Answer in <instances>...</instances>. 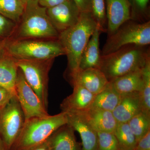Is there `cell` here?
I'll list each match as a JSON object with an SVG mask.
<instances>
[{
  "mask_svg": "<svg viewBox=\"0 0 150 150\" xmlns=\"http://www.w3.org/2000/svg\"><path fill=\"white\" fill-rule=\"evenodd\" d=\"M97 28L91 12H81L76 23L59 33L58 40L64 49L71 76L79 70L83 51Z\"/></svg>",
  "mask_w": 150,
  "mask_h": 150,
  "instance_id": "cell-1",
  "label": "cell"
},
{
  "mask_svg": "<svg viewBox=\"0 0 150 150\" xmlns=\"http://www.w3.org/2000/svg\"><path fill=\"white\" fill-rule=\"evenodd\" d=\"M59 35L48 18L47 8L40 6L37 0H30L12 35L7 40H58Z\"/></svg>",
  "mask_w": 150,
  "mask_h": 150,
  "instance_id": "cell-2",
  "label": "cell"
},
{
  "mask_svg": "<svg viewBox=\"0 0 150 150\" xmlns=\"http://www.w3.org/2000/svg\"><path fill=\"white\" fill-rule=\"evenodd\" d=\"M149 56V52L145 51L142 46H126L111 54L101 56L99 69L110 82L142 69Z\"/></svg>",
  "mask_w": 150,
  "mask_h": 150,
  "instance_id": "cell-3",
  "label": "cell"
},
{
  "mask_svg": "<svg viewBox=\"0 0 150 150\" xmlns=\"http://www.w3.org/2000/svg\"><path fill=\"white\" fill-rule=\"evenodd\" d=\"M67 115L62 112L29 118L10 150H29L48 139L56 130L67 124Z\"/></svg>",
  "mask_w": 150,
  "mask_h": 150,
  "instance_id": "cell-4",
  "label": "cell"
},
{
  "mask_svg": "<svg viewBox=\"0 0 150 150\" xmlns=\"http://www.w3.org/2000/svg\"><path fill=\"white\" fill-rule=\"evenodd\" d=\"M4 43L7 53L16 60L42 61L66 55L58 40H5Z\"/></svg>",
  "mask_w": 150,
  "mask_h": 150,
  "instance_id": "cell-5",
  "label": "cell"
},
{
  "mask_svg": "<svg viewBox=\"0 0 150 150\" xmlns=\"http://www.w3.org/2000/svg\"><path fill=\"white\" fill-rule=\"evenodd\" d=\"M120 26L108 36L102 52V56L111 54L123 47L131 45L144 46L150 43V21L129 22Z\"/></svg>",
  "mask_w": 150,
  "mask_h": 150,
  "instance_id": "cell-6",
  "label": "cell"
},
{
  "mask_svg": "<svg viewBox=\"0 0 150 150\" xmlns=\"http://www.w3.org/2000/svg\"><path fill=\"white\" fill-rule=\"evenodd\" d=\"M54 60H16L18 67L23 74L26 82L37 94L47 110L48 74Z\"/></svg>",
  "mask_w": 150,
  "mask_h": 150,
  "instance_id": "cell-7",
  "label": "cell"
},
{
  "mask_svg": "<svg viewBox=\"0 0 150 150\" xmlns=\"http://www.w3.org/2000/svg\"><path fill=\"white\" fill-rule=\"evenodd\" d=\"M25 118L16 95L0 111V137L7 150H10L22 130Z\"/></svg>",
  "mask_w": 150,
  "mask_h": 150,
  "instance_id": "cell-8",
  "label": "cell"
},
{
  "mask_svg": "<svg viewBox=\"0 0 150 150\" xmlns=\"http://www.w3.org/2000/svg\"><path fill=\"white\" fill-rule=\"evenodd\" d=\"M16 94L24 113L25 121L33 117L49 115L48 110L37 94L28 83L18 68L16 83Z\"/></svg>",
  "mask_w": 150,
  "mask_h": 150,
  "instance_id": "cell-9",
  "label": "cell"
},
{
  "mask_svg": "<svg viewBox=\"0 0 150 150\" xmlns=\"http://www.w3.org/2000/svg\"><path fill=\"white\" fill-rule=\"evenodd\" d=\"M81 11L72 0L47 8L48 18L59 33L74 25L79 21Z\"/></svg>",
  "mask_w": 150,
  "mask_h": 150,
  "instance_id": "cell-10",
  "label": "cell"
},
{
  "mask_svg": "<svg viewBox=\"0 0 150 150\" xmlns=\"http://www.w3.org/2000/svg\"><path fill=\"white\" fill-rule=\"evenodd\" d=\"M65 112L68 120L67 124L80 135L82 150H97V132L89 124L82 114L78 112Z\"/></svg>",
  "mask_w": 150,
  "mask_h": 150,
  "instance_id": "cell-11",
  "label": "cell"
},
{
  "mask_svg": "<svg viewBox=\"0 0 150 150\" xmlns=\"http://www.w3.org/2000/svg\"><path fill=\"white\" fill-rule=\"evenodd\" d=\"M108 36L120 26L131 20V7L129 0H105Z\"/></svg>",
  "mask_w": 150,
  "mask_h": 150,
  "instance_id": "cell-12",
  "label": "cell"
},
{
  "mask_svg": "<svg viewBox=\"0 0 150 150\" xmlns=\"http://www.w3.org/2000/svg\"><path fill=\"white\" fill-rule=\"evenodd\" d=\"M71 77L72 85H80L95 95L102 91L109 83L102 71L97 68L79 69Z\"/></svg>",
  "mask_w": 150,
  "mask_h": 150,
  "instance_id": "cell-13",
  "label": "cell"
},
{
  "mask_svg": "<svg viewBox=\"0 0 150 150\" xmlns=\"http://www.w3.org/2000/svg\"><path fill=\"white\" fill-rule=\"evenodd\" d=\"M72 93L61 104L62 112H82L91 106L95 95L77 84H73Z\"/></svg>",
  "mask_w": 150,
  "mask_h": 150,
  "instance_id": "cell-14",
  "label": "cell"
},
{
  "mask_svg": "<svg viewBox=\"0 0 150 150\" xmlns=\"http://www.w3.org/2000/svg\"><path fill=\"white\" fill-rule=\"evenodd\" d=\"M81 112L84 118L97 132L113 134L118 122L112 112L90 107Z\"/></svg>",
  "mask_w": 150,
  "mask_h": 150,
  "instance_id": "cell-15",
  "label": "cell"
},
{
  "mask_svg": "<svg viewBox=\"0 0 150 150\" xmlns=\"http://www.w3.org/2000/svg\"><path fill=\"white\" fill-rule=\"evenodd\" d=\"M142 111L140 93H134L121 96L120 102L112 113L118 123H128Z\"/></svg>",
  "mask_w": 150,
  "mask_h": 150,
  "instance_id": "cell-16",
  "label": "cell"
},
{
  "mask_svg": "<svg viewBox=\"0 0 150 150\" xmlns=\"http://www.w3.org/2000/svg\"><path fill=\"white\" fill-rule=\"evenodd\" d=\"M74 130L68 124L56 130L48 139L51 150H82Z\"/></svg>",
  "mask_w": 150,
  "mask_h": 150,
  "instance_id": "cell-17",
  "label": "cell"
},
{
  "mask_svg": "<svg viewBox=\"0 0 150 150\" xmlns=\"http://www.w3.org/2000/svg\"><path fill=\"white\" fill-rule=\"evenodd\" d=\"M100 31L97 28L90 38L81 56L79 69H99L101 58L99 49Z\"/></svg>",
  "mask_w": 150,
  "mask_h": 150,
  "instance_id": "cell-18",
  "label": "cell"
},
{
  "mask_svg": "<svg viewBox=\"0 0 150 150\" xmlns=\"http://www.w3.org/2000/svg\"><path fill=\"white\" fill-rule=\"evenodd\" d=\"M18 71L16 60L8 54L0 59V86L15 95Z\"/></svg>",
  "mask_w": 150,
  "mask_h": 150,
  "instance_id": "cell-19",
  "label": "cell"
},
{
  "mask_svg": "<svg viewBox=\"0 0 150 150\" xmlns=\"http://www.w3.org/2000/svg\"><path fill=\"white\" fill-rule=\"evenodd\" d=\"M142 70L123 75L110 82L121 96L134 93H140L143 87Z\"/></svg>",
  "mask_w": 150,
  "mask_h": 150,
  "instance_id": "cell-20",
  "label": "cell"
},
{
  "mask_svg": "<svg viewBox=\"0 0 150 150\" xmlns=\"http://www.w3.org/2000/svg\"><path fill=\"white\" fill-rule=\"evenodd\" d=\"M121 95L109 82L104 89L96 95L91 107L112 112L120 102Z\"/></svg>",
  "mask_w": 150,
  "mask_h": 150,
  "instance_id": "cell-21",
  "label": "cell"
},
{
  "mask_svg": "<svg viewBox=\"0 0 150 150\" xmlns=\"http://www.w3.org/2000/svg\"><path fill=\"white\" fill-rule=\"evenodd\" d=\"M120 150H134L137 144L136 137L128 123H118L114 133Z\"/></svg>",
  "mask_w": 150,
  "mask_h": 150,
  "instance_id": "cell-22",
  "label": "cell"
},
{
  "mask_svg": "<svg viewBox=\"0 0 150 150\" xmlns=\"http://www.w3.org/2000/svg\"><path fill=\"white\" fill-rule=\"evenodd\" d=\"M25 7L21 0H0V14L16 24L21 18Z\"/></svg>",
  "mask_w": 150,
  "mask_h": 150,
  "instance_id": "cell-23",
  "label": "cell"
},
{
  "mask_svg": "<svg viewBox=\"0 0 150 150\" xmlns=\"http://www.w3.org/2000/svg\"><path fill=\"white\" fill-rule=\"evenodd\" d=\"M128 123L137 142L150 130V115L142 111Z\"/></svg>",
  "mask_w": 150,
  "mask_h": 150,
  "instance_id": "cell-24",
  "label": "cell"
},
{
  "mask_svg": "<svg viewBox=\"0 0 150 150\" xmlns=\"http://www.w3.org/2000/svg\"><path fill=\"white\" fill-rule=\"evenodd\" d=\"M143 87L140 93L143 112L150 115V57L142 70Z\"/></svg>",
  "mask_w": 150,
  "mask_h": 150,
  "instance_id": "cell-25",
  "label": "cell"
},
{
  "mask_svg": "<svg viewBox=\"0 0 150 150\" xmlns=\"http://www.w3.org/2000/svg\"><path fill=\"white\" fill-rule=\"evenodd\" d=\"M92 16L100 31H105L107 22L105 0H91Z\"/></svg>",
  "mask_w": 150,
  "mask_h": 150,
  "instance_id": "cell-26",
  "label": "cell"
},
{
  "mask_svg": "<svg viewBox=\"0 0 150 150\" xmlns=\"http://www.w3.org/2000/svg\"><path fill=\"white\" fill-rule=\"evenodd\" d=\"M97 150H120L115 135L112 133L97 132Z\"/></svg>",
  "mask_w": 150,
  "mask_h": 150,
  "instance_id": "cell-27",
  "label": "cell"
},
{
  "mask_svg": "<svg viewBox=\"0 0 150 150\" xmlns=\"http://www.w3.org/2000/svg\"><path fill=\"white\" fill-rule=\"evenodd\" d=\"M131 7V19L139 20L147 14L149 0H129Z\"/></svg>",
  "mask_w": 150,
  "mask_h": 150,
  "instance_id": "cell-28",
  "label": "cell"
},
{
  "mask_svg": "<svg viewBox=\"0 0 150 150\" xmlns=\"http://www.w3.org/2000/svg\"><path fill=\"white\" fill-rule=\"evenodd\" d=\"M16 25L14 22L0 14V38L2 40L9 39L13 33Z\"/></svg>",
  "mask_w": 150,
  "mask_h": 150,
  "instance_id": "cell-29",
  "label": "cell"
},
{
  "mask_svg": "<svg viewBox=\"0 0 150 150\" xmlns=\"http://www.w3.org/2000/svg\"><path fill=\"white\" fill-rule=\"evenodd\" d=\"M134 150H150V130L137 142Z\"/></svg>",
  "mask_w": 150,
  "mask_h": 150,
  "instance_id": "cell-30",
  "label": "cell"
},
{
  "mask_svg": "<svg viewBox=\"0 0 150 150\" xmlns=\"http://www.w3.org/2000/svg\"><path fill=\"white\" fill-rule=\"evenodd\" d=\"M15 95L8 91L5 88L0 86V107H2Z\"/></svg>",
  "mask_w": 150,
  "mask_h": 150,
  "instance_id": "cell-31",
  "label": "cell"
},
{
  "mask_svg": "<svg viewBox=\"0 0 150 150\" xmlns=\"http://www.w3.org/2000/svg\"><path fill=\"white\" fill-rule=\"evenodd\" d=\"M77 6L81 12L91 11V0H72Z\"/></svg>",
  "mask_w": 150,
  "mask_h": 150,
  "instance_id": "cell-32",
  "label": "cell"
},
{
  "mask_svg": "<svg viewBox=\"0 0 150 150\" xmlns=\"http://www.w3.org/2000/svg\"><path fill=\"white\" fill-rule=\"evenodd\" d=\"M67 1V0H37L40 6L46 8L53 7Z\"/></svg>",
  "mask_w": 150,
  "mask_h": 150,
  "instance_id": "cell-33",
  "label": "cell"
},
{
  "mask_svg": "<svg viewBox=\"0 0 150 150\" xmlns=\"http://www.w3.org/2000/svg\"><path fill=\"white\" fill-rule=\"evenodd\" d=\"M29 150H51L48 139L40 144L35 146Z\"/></svg>",
  "mask_w": 150,
  "mask_h": 150,
  "instance_id": "cell-34",
  "label": "cell"
},
{
  "mask_svg": "<svg viewBox=\"0 0 150 150\" xmlns=\"http://www.w3.org/2000/svg\"><path fill=\"white\" fill-rule=\"evenodd\" d=\"M7 53L5 46L4 40H0V59L5 56Z\"/></svg>",
  "mask_w": 150,
  "mask_h": 150,
  "instance_id": "cell-35",
  "label": "cell"
},
{
  "mask_svg": "<svg viewBox=\"0 0 150 150\" xmlns=\"http://www.w3.org/2000/svg\"><path fill=\"white\" fill-rule=\"evenodd\" d=\"M0 150H7L1 137H0Z\"/></svg>",
  "mask_w": 150,
  "mask_h": 150,
  "instance_id": "cell-36",
  "label": "cell"
},
{
  "mask_svg": "<svg viewBox=\"0 0 150 150\" xmlns=\"http://www.w3.org/2000/svg\"><path fill=\"white\" fill-rule=\"evenodd\" d=\"M21 1H22L23 3V4H24L25 5V4H26V3H27L28 1H30V0H21Z\"/></svg>",
  "mask_w": 150,
  "mask_h": 150,
  "instance_id": "cell-37",
  "label": "cell"
},
{
  "mask_svg": "<svg viewBox=\"0 0 150 150\" xmlns=\"http://www.w3.org/2000/svg\"><path fill=\"white\" fill-rule=\"evenodd\" d=\"M2 107H0V111H1V109H2Z\"/></svg>",
  "mask_w": 150,
  "mask_h": 150,
  "instance_id": "cell-38",
  "label": "cell"
}]
</instances>
